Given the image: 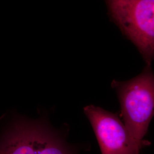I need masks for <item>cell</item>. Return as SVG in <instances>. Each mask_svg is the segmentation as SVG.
<instances>
[{
  "instance_id": "277c9868",
  "label": "cell",
  "mask_w": 154,
  "mask_h": 154,
  "mask_svg": "<svg viewBox=\"0 0 154 154\" xmlns=\"http://www.w3.org/2000/svg\"><path fill=\"white\" fill-rule=\"evenodd\" d=\"M49 130L42 122L17 123L0 146V154H36Z\"/></svg>"
},
{
  "instance_id": "6da1fadb",
  "label": "cell",
  "mask_w": 154,
  "mask_h": 154,
  "mask_svg": "<svg viewBox=\"0 0 154 154\" xmlns=\"http://www.w3.org/2000/svg\"><path fill=\"white\" fill-rule=\"evenodd\" d=\"M111 87L116 90L121 106L123 123L132 139L142 149L150 143L144 140L154 116V75L151 65L126 81L114 80Z\"/></svg>"
},
{
  "instance_id": "7a4b0ae2",
  "label": "cell",
  "mask_w": 154,
  "mask_h": 154,
  "mask_svg": "<svg viewBox=\"0 0 154 154\" xmlns=\"http://www.w3.org/2000/svg\"><path fill=\"white\" fill-rule=\"evenodd\" d=\"M110 20L138 49L146 65L154 56V0H105Z\"/></svg>"
},
{
  "instance_id": "5b68a950",
  "label": "cell",
  "mask_w": 154,
  "mask_h": 154,
  "mask_svg": "<svg viewBox=\"0 0 154 154\" xmlns=\"http://www.w3.org/2000/svg\"><path fill=\"white\" fill-rule=\"evenodd\" d=\"M36 154H77L65 138L49 130L40 144Z\"/></svg>"
},
{
  "instance_id": "3957f363",
  "label": "cell",
  "mask_w": 154,
  "mask_h": 154,
  "mask_svg": "<svg viewBox=\"0 0 154 154\" xmlns=\"http://www.w3.org/2000/svg\"><path fill=\"white\" fill-rule=\"evenodd\" d=\"M99 144L101 154H139L141 148L132 139L118 113L94 105L83 108Z\"/></svg>"
}]
</instances>
